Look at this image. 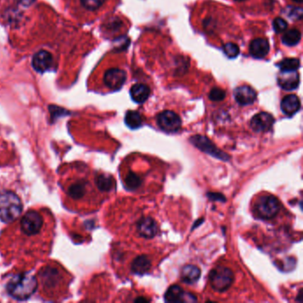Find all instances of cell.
Returning <instances> with one entry per match:
<instances>
[{"label":"cell","mask_w":303,"mask_h":303,"mask_svg":"<svg viewBox=\"0 0 303 303\" xmlns=\"http://www.w3.org/2000/svg\"><path fill=\"white\" fill-rule=\"evenodd\" d=\"M235 1H244V0H235Z\"/></svg>","instance_id":"35"},{"label":"cell","mask_w":303,"mask_h":303,"mask_svg":"<svg viewBox=\"0 0 303 303\" xmlns=\"http://www.w3.org/2000/svg\"><path fill=\"white\" fill-rule=\"evenodd\" d=\"M275 119L271 114L267 112H260L256 114L251 119L250 125L254 132H267L271 129Z\"/></svg>","instance_id":"11"},{"label":"cell","mask_w":303,"mask_h":303,"mask_svg":"<svg viewBox=\"0 0 303 303\" xmlns=\"http://www.w3.org/2000/svg\"><path fill=\"white\" fill-rule=\"evenodd\" d=\"M52 65H53V56L48 51H39L32 58V67L39 73H44L47 70H50Z\"/></svg>","instance_id":"12"},{"label":"cell","mask_w":303,"mask_h":303,"mask_svg":"<svg viewBox=\"0 0 303 303\" xmlns=\"http://www.w3.org/2000/svg\"><path fill=\"white\" fill-rule=\"evenodd\" d=\"M126 80V73L124 70L113 68L107 70L104 74V84L113 91L120 89Z\"/></svg>","instance_id":"9"},{"label":"cell","mask_w":303,"mask_h":303,"mask_svg":"<svg viewBox=\"0 0 303 303\" xmlns=\"http://www.w3.org/2000/svg\"><path fill=\"white\" fill-rule=\"evenodd\" d=\"M88 190V183L83 178L75 180L67 187L66 193L71 199L79 201L86 197Z\"/></svg>","instance_id":"13"},{"label":"cell","mask_w":303,"mask_h":303,"mask_svg":"<svg viewBox=\"0 0 303 303\" xmlns=\"http://www.w3.org/2000/svg\"><path fill=\"white\" fill-rule=\"evenodd\" d=\"M38 286L35 276L29 273H23L13 276L8 284V293L18 300H24L31 297Z\"/></svg>","instance_id":"1"},{"label":"cell","mask_w":303,"mask_h":303,"mask_svg":"<svg viewBox=\"0 0 303 303\" xmlns=\"http://www.w3.org/2000/svg\"><path fill=\"white\" fill-rule=\"evenodd\" d=\"M277 82L281 88L285 91H292L296 89L299 85V75L294 71H282L277 78Z\"/></svg>","instance_id":"14"},{"label":"cell","mask_w":303,"mask_h":303,"mask_svg":"<svg viewBox=\"0 0 303 303\" xmlns=\"http://www.w3.org/2000/svg\"><path fill=\"white\" fill-rule=\"evenodd\" d=\"M23 212V204L12 191L0 193V221L6 223L14 222Z\"/></svg>","instance_id":"2"},{"label":"cell","mask_w":303,"mask_h":303,"mask_svg":"<svg viewBox=\"0 0 303 303\" xmlns=\"http://www.w3.org/2000/svg\"><path fill=\"white\" fill-rule=\"evenodd\" d=\"M201 276L200 268L195 265H186L182 269V279L186 284H194Z\"/></svg>","instance_id":"20"},{"label":"cell","mask_w":303,"mask_h":303,"mask_svg":"<svg viewBox=\"0 0 303 303\" xmlns=\"http://www.w3.org/2000/svg\"><path fill=\"white\" fill-rule=\"evenodd\" d=\"M223 52L229 58H236L239 55V47L236 44L228 43L223 47Z\"/></svg>","instance_id":"27"},{"label":"cell","mask_w":303,"mask_h":303,"mask_svg":"<svg viewBox=\"0 0 303 303\" xmlns=\"http://www.w3.org/2000/svg\"><path fill=\"white\" fill-rule=\"evenodd\" d=\"M287 23L282 18L277 17L273 21V29L276 31V33H281L287 29Z\"/></svg>","instance_id":"31"},{"label":"cell","mask_w":303,"mask_h":303,"mask_svg":"<svg viewBox=\"0 0 303 303\" xmlns=\"http://www.w3.org/2000/svg\"><path fill=\"white\" fill-rule=\"evenodd\" d=\"M138 232L144 238H153L159 231V226L154 219L145 217L140 219L137 224Z\"/></svg>","instance_id":"16"},{"label":"cell","mask_w":303,"mask_h":303,"mask_svg":"<svg viewBox=\"0 0 303 303\" xmlns=\"http://www.w3.org/2000/svg\"><path fill=\"white\" fill-rule=\"evenodd\" d=\"M234 96L239 105H251L256 100L257 93L252 87L242 86L235 90Z\"/></svg>","instance_id":"15"},{"label":"cell","mask_w":303,"mask_h":303,"mask_svg":"<svg viewBox=\"0 0 303 303\" xmlns=\"http://www.w3.org/2000/svg\"><path fill=\"white\" fill-rule=\"evenodd\" d=\"M130 94L132 101L140 104L148 100L150 94V89L148 86L143 84H135L130 90Z\"/></svg>","instance_id":"19"},{"label":"cell","mask_w":303,"mask_h":303,"mask_svg":"<svg viewBox=\"0 0 303 303\" xmlns=\"http://www.w3.org/2000/svg\"><path fill=\"white\" fill-rule=\"evenodd\" d=\"M39 279L42 288L48 292L53 293L64 284L65 277L60 268L46 267L39 273Z\"/></svg>","instance_id":"3"},{"label":"cell","mask_w":303,"mask_h":303,"mask_svg":"<svg viewBox=\"0 0 303 303\" xmlns=\"http://www.w3.org/2000/svg\"><path fill=\"white\" fill-rule=\"evenodd\" d=\"M226 96V93L221 88H214L211 90L209 93V99L213 101H221L224 100Z\"/></svg>","instance_id":"30"},{"label":"cell","mask_w":303,"mask_h":303,"mask_svg":"<svg viewBox=\"0 0 303 303\" xmlns=\"http://www.w3.org/2000/svg\"><path fill=\"white\" fill-rule=\"evenodd\" d=\"M280 208L281 205L279 200L272 195L260 197L254 206L257 215L264 220L276 217L279 213Z\"/></svg>","instance_id":"4"},{"label":"cell","mask_w":303,"mask_h":303,"mask_svg":"<svg viewBox=\"0 0 303 303\" xmlns=\"http://www.w3.org/2000/svg\"><path fill=\"white\" fill-rule=\"evenodd\" d=\"M209 280L214 290L222 292L231 286L234 281V274L229 268L220 266L211 271Z\"/></svg>","instance_id":"5"},{"label":"cell","mask_w":303,"mask_h":303,"mask_svg":"<svg viewBox=\"0 0 303 303\" xmlns=\"http://www.w3.org/2000/svg\"><path fill=\"white\" fill-rule=\"evenodd\" d=\"M152 267V262L148 260L147 256L140 255L133 260L132 263V272L137 275H143L148 272Z\"/></svg>","instance_id":"21"},{"label":"cell","mask_w":303,"mask_h":303,"mask_svg":"<svg viewBox=\"0 0 303 303\" xmlns=\"http://www.w3.org/2000/svg\"><path fill=\"white\" fill-rule=\"evenodd\" d=\"M300 62L297 58H286L278 63V67L282 71H294L299 68Z\"/></svg>","instance_id":"25"},{"label":"cell","mask_w":303,"mask_h":303,"mask_svg":"<svg viewBox=\"0 0 303 303\" xmlns=\"http://www.w3.org/2000/svg\"><path fill=\"white\" fill-rule=\"evenodd\" d=\"M285 15L292 20H300L302 18L303 11L301 8L287 7L285 9Z\"/></svg>","instance_id":"29"},{"label":"cell","mask_w":303,"mask_h":303,"mask_svg":"<svg viewBox=\"0 0 303 303\" xmlns=\"http://www.w3.org/2000/svg\"><path fill=\"white\" fill-rule=\"evenodd\" d=\"M80 1L82 6L86 9L90 11H94L97 10L98 8H101L105 0H80Z\"/></svg>","instance_id":"28"},{"label":"cell","mask_w":303,"mask_h":303,"mask_svg":"<svg viewBox=\"0 0 303 303\" xmlns=\"http://www.w3.org/2000/svg\"><path fill=\"white\" fill-rule=\"evenodd\" d=\"M135 301H136V302H138V301H145V302H146V301H148V299H144V298H138V299H135Z\"/></svg>","instance_id":"33"},{"label":"cell","mask_w":303,"mask_h":303,"mask_svg":"<svg viewBox=\"0 0 303 303\" xmlns=\"http://www.w3.org/2000/svg\"><path fill=\"white\" fill-rule=\"evenodd\" d=\"M21 4L24 5V6H30L34 2V0H20Z\"/></svg>","instance_id":"32"},{"label":"cell","mask_w":303,"mask_h":303,"mask_svg":"<svg viewBox=\"0 0 303 303\" xmlns=\"http://www.w3.org/2000/svg\"><path fill=\"white\" fill-rule=\"evenodd\" d=\"M96 186L101 191H110L115 187V181L112 176L107 175H100L96 177Z\"/></svg>","instance_id":"22"},{"label":"cell","mask_w":303,"mask_h":303,"mask_svg":"<svg viewBox=\"0 0 303 303\" xmlns=\"http://www.w3.org/2000/svg\"><path fill=\"white\" fill-rule=\"evenodd\" d=\"M22 232L27 237H34L44 228V217L37 211H29L24 214L20 223Z\"/></svg>","instance_id":"6"},{"label":"cell","mask_w":303,"mask_h":303,"mask_svg":"<svg viewBox=\"0 0 303 303\" xmlns=\"http://www.w3.org/2000/svg\"><path fill=\"white\" fill-rule=\"evenodd\" d=\"M157 121L160 128L167 132H177L182 126L179 116L171 110H165L160 113Z\"/></svg>","instance_id":"8"},{"label":"cell","mask_w":303,"mask_h":303,"mask_svg":"<svg viewBox=\"0 0 303 303\" xmlns=\"http://www.w3.org/2000/svg\"><path fill=\"white\" fill-rule=\"evenodd\" d=\"M249 51L251 55L256 59L264 58L269 51V43L266 39H256L250 44Z\"/></svg>","instance_id":"17"},{"label":"cell","mask_w":303,"mask_h":303,"mask_svg":"<svg viewBox=\"0 0 303 303\" xmlns=\"http://www.w3.org/2000/svg\"><path fill=\"white\" fill-rule=\"evenodd\" d=\"M300 109V101L297 95L290 94L281 101V109L287 116H293Z\"/></svg>","instance_id":"18"},{"label":"cell","mask_w":303,"mask_h":303,"mask_svg":"<svg viewBox=\"0 0 303 303\" xmlns=\"http://www.w3.org/2000/svg\"><path fill=\"white\" fill-rule=\"evenodd\" d=\"M291 1H293V2H296V3H302L303 0H291Z\"/></svg>","instance_id":"34"},{"label":"cell","mask_w":303,"mask_h":303,"mask_svg":"<svg viewBox=\"0 0 303 303\" xmlns=\"http://www.w3.org/2000/svg\"><path fill=\"white\" fill-rule=\"evenodd\" d=\"M165 300L167 302H195L197 298L191 293L185 292L179 285H172L165 293Z\"/></svg>","instance_id":"10"},{"label":"cell","mask_w":303,"mask_h":303,"mask_svg":"<svg viewBox=\"0 0 303 303\" xmlns=\"http://www.w3.org/2000/svg\"><path fill=\"white\" fill-rule=\"evenodd\" d=\"M191 141L196 148H198V149H200L201 152H205L208 155L216 158L218 160L228 161L230 159L227 153L216 148V146L207 137L203 135H194L191 137Z\"/></svg>","instance_id":"7"},{"label":"cell","mask_w":303,"mask_h":303,"mask_svg":"<svg viewBox=\"0 0 303 303\" xmlns=\"http://www.w3.org/2000/svg\"><path fill=\"white\" fill-rule=\"evenodd\" d=\"M124 184L126 189H128L130 191H135L140 186L141 180L136 174L129 173L124 180Z\"/></svg>","instance_id":"26"},{"label":"cell","mask_w":303,"mask_h":303,"mask_svg":"<svg viewBox=\"0 0 303 303\" xmlns=\"http://www.w3.org/2000/svg\"><path fill=\"white\" fill-rule=\"evenodd\" d=\"M301 39V33L299 30L292 29L290 31H286L285 34L282 38V42L285 46L289 47H293L299 43Z\"/></svg>","instance_id":"24"},{"label":"cell","mask_w":303,"mask_h":303,"mask_svg":"<svg viewBox=\"0 0 303 303\" xmlns=\"http://www.w3.org/2000/svg\"><path fill=\"white\" fill-rule=\"evenodd\" d=\"M124 122L129 128L137 129L140 127L142 124V118L140 113L134 111V110H129L125 114Z\"/></svg>","instance_id":"23"}]
</instances>
